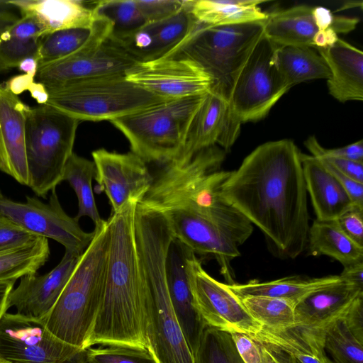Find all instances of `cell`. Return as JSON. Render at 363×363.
Listing matches in <instances>:
<instances>
[{"label": "cell", "mask_w": 363, "mask_h": 363, "mask_svg": "<svg viewBox=\"0 0 363 363\" xmlns=\"http://www.w3.org/2000/svg\"><path fill=\"white\" fill-rule=\"evenodd\" d=\"M301 153L289 139L265 143L230 172L220 190L282 259L296 258L308 242L310 218Z\"/></svg>", "instance_id": "obj_1"}, {"label": "cell", "mask_w": 363, "mask_h": 363, "mask_svg": "<svg viewBox=\"0 0 363 363\" xmlns=\"http://www.w3.org/2000/svg\"><path fill=\"white\" fill-rule=\"evenodd\" d=\"M138 202L126 201L107 220L108 245L101 305L86 343L147 349L143 284L135 239Z\"/></svg>", "instance_id": "obj_2"}, {"label": "cell", "mask_w": 363, "mask_h": 363, "mask_svg": "<svg viewBox=\"0 0 363 363\" xmlns=\"http://www.w3.org/2000/svg\"><path fill=\"white\" fill-rule=\"evenodd\" d=\"M173 238L164 213L136 208L135 239L143 284L147 350L157 363H194L166 282L165 261Z\"/></svg>", "instance_id": "obj_3"}, {"label": "cell", "mask_w": 363, "mask_h": 363, "mask_svg": "<svg viewBox=\"0 0 363 363\" xmlns=\"http://www.w3.org/2000/svg\"><path fill=\"white\" fill-rule=\"evenodd\" d=\"M225 151L216 145L204 149L184 164H165L138 203L165 213L179 210L210 219L235 237H241L250 223L226 202L220 186L230 172L220 170Z\"/></svg>", "instance_id": "obj_4"}, {"label": "cell", "mask_w": 363, "mask_h": 363, "mask_svg": "<svg viewBox=\"0 0 363 363\" xmlns=\"http://www.w3.org/2000/svg\"><path fill=\"white\" fill-rule=\"evenodd\" d=\"M94 236L52 310L38 318L62 341L86 350L102 299L108 225L94 228Z\"/></svg>", "instance_id": "obj_5"}, {"label": "cell", "mask_w": 363, "mask_h": 363, "mask_svg": "<svg viewBox=\"0 0 363 363\" xmlns=\"http://www.w3.org/2000/svg\"><path fill=\"white\" fill-rule=\"evenodd\" d=\"M263 35L264 21L211 26L196 20L186 38L165 57L195 62L229 100L239 72Z\"/></svg>", "instance_id": "obj_6"}, {"label": "cell", "mask_w": 363, "mask_h": 363, "mask_svg": "<svg viewBox=\"0 0 363 363\" xmlns=\"http://www.w3.org/2000/svg\"><path fill=\"white\" fill-rule=\"evenodd\" d=\"M46 91L45 104L79 121H110L170 100L130 82L125 74L76 81Z\"/></svg>", "instance_id": "obj_7"}, {"label": "cell", "mask_w": 363, "mask_h": 363, "mask_svg": "<svg viewBox=\"0 0 363 363\" xmlns=\"http://www.w3.org/2000/svg\"><path fill=\"white\" fill-rule=\"evenodd\" d=\"M205 94L167 100L110 122L128 139L131 152L146 163L165 164L181 153Z\"/></svg>", "instance_id": "obj_8"}, {"label": "cell", "mask_w": 363, "mask_h": 363, "mask_svg": "<svg viewBox=\"0 0 363 363\" xmlns=\"http://www.w3.org/2000/svg\"><path fill=\"white\" fill-rule=\"evenodd\" d=\"M79 121L46 104L30 107L26 126L28 186L43 199L63 181Z\"/></svg>", "instance_id": "obj_9"}, {"label": "cell", "mask_w": 363, "mask_h": 363, "mask_svg": "<svg viewBox=\"0 0 363 363\" xmlns=\"http://www.w3.org/2000/svg\"><path fill=\"white\" fill-rule=\"evenodd\" d=\"M277 47L264 34L238 74L229 104L241 123L265 118L289 89L275 62Z\"/></svg>", "instance_id": "obj_10"}, {"label": "cell", "mask_w": 363, "mask_h": 363, "mask_svg": "<svg viewBox=\"0 0 363 363\" xmlns=\"http://www.w3.org/2000/svg\"><path fill=\"white\" fill-rule=\"evenodd\" d=\"M0 359L10 363H86V350L62 341L38 318L6 312L0 319Z\"/></svg>", "instance_id": "obj_11"}, {"label": "cell", "mask_w": 363, "mask_h": 363, "mask_svg": "<svg viewBox=\"0 0 363 363\" xmlns=\"http://www.w3.org/2000/svg\"><path fill=\"white\" fill-rule=\"evenodd\" d=\"M186 263L194 303L206 326L230 334L244 333L250 337L261 331L263 326L249 314L228 284L207 273L201 259L190 249Z\"/></svg>", "instance_id": "obj_12"}, {"label": "cell", "mask_w": 363, "mask_h": 363, "mask_svg": "<svg viewBox=\"0 0 363 363\" xmlns=\"http://www.w3.org/2000/svg\"><path fill=\"white\" fill-rule=\"evenodd\" d=\"M0 215L26 230L40 237L51 238L65 250L83 254L94 238V230L84 231L79 220L63 210L55 189L51 191L48 203L34 196H26V202L0 196Z\"/></svg>", "instance_id": "obj_13"}, {"label": "cell", "mask_w": 363, "mask_h": 363, "mask_svg": "<svg viewBox=\"0 0 363 363\" xmlns=\"http://www.w3.org/2000/svg\"><path fill=\"white\" fill-rule=\"evenodd\" d=\"M137 63L119 43L109 36L64 59L38 67L34 81L48 90L76 81L125 74Z\"/></svg>", "instance_id": "obj_14"}, {"label": "cell", "mask_w": 363, "mask_h": 363, "mask_svg": "<svg viewBox=\"0 0 363 363\" xmlns=\"http://www.w3.org/2000/svg\"><path fill=\"white\" fill-rule=\"evenodd\" d=\"M125 77L144 89L168 99L204 95L213 83L198 64L180 57L138 62L126 72Z\"/></svg>", "instance_id": "obj_15"}, {"label": "cell", "mask_w": 363, "mask_h": 363, "mask_svg": "<svg viewBox=\"0 0 363 363\" xmlns=\"http://www.w3.org/2000/svg\"><path fill=\"white\" fill-rule=\"evenodd\" d=\"M241 124L233 115L229 100L211 86L191 121L181 153L172 162H188L198 152L216 143L225 152L229 150L239 135Z\"/></svg>", "instance_id": "obj_16"}, {"label": "cell", "mask_w": 363, "mask_h": 363, "mask_svg": "<svg viewBox=\"0 0 363 363\" xmlns=\"http://www.w3.org/2000/svg\"><path fill=\"white\" fill-rule=\"evenodd\" d=\"M164 213L174 238L195 255L215 259L227 284H235L231 263L240 252L228 230L211 220L186 211L172 210Z\"/></svg>", "instance_id": "obj_17"}, {"label": "cell", "mask_w": 363, "mask_h": 363, "mask_svg": "<svg viewBox=\"0 0 363 363\" xmlns=\"http://www.w3.org/2000/svg\"><path fill=\"white\" fill-rule=\"evenodd\" d=\"M96 169L97 192H104L111 213L126 201L140 202L150 188L154 177L147 163L133 152L118 153L101 148L91 153Z\"/></svg>", "instance_id": "obj_18"}, {"label": "cell", "mask_w": 363, "mask_h": 363, "mask_svg": "<svg viewBox=\"0 0 363 363\" xmlns=\"http://www.w3.org/2000/svg\"><path fill=\"white\" fill-rule=\"evenodd\" d=\"M82 254L65 250L59 264L46 274L26 275L8 296L6 308L35 318L45 316L53 308L77 267Z\"/></svg>", "instance_id": "obj_19"}, {"label": "cell", "mask_w": 363, "mask_h": 363, "mask_svg": "<svg viewBox=\"0 0 363 363\" xmlns=\"http://www.w3.org/2000/svg\"><path fill=\"white\" fill-rule=\"evenodd\" d=\"M189 250L173 238L166 257L165 275L173 311L193 355L206 325L196 307L191 289L186 263Z\"/></svg>", "instance_id": "obj_20"}, {"label": "cell", "mask_w": 363, "mask_h": 363, "mask_svg": "<svg viewBox=\"0 0 363 363\" xmlns=\"http://www.w3.org/2000/svg\"><path fill=\"white\" fill-rule=\"evenodd\" d=\"M29 108L0 84V171L27 186L26 126Z\"/></svg>", "instance_id": "obj_21"}, {"label": "cell", "mask_w": 363, "mask_h": 363, "mask_svg": "<svg viewBox=\"0 0 363 363\" xmlns=\"http://www.w3.org/2000/svg\"><path fill=\"white\" fill-rule=\"evenodd\" d=\"M329 67L330 94L340 102L363 100V52L338 38L330 46L316 48Z\"/></svg>", "instance_id": "obj_22"}, {"label": "cell", "mask_w": 363, "mask_h": 363, "mask_svg": "<svg viewBox=\"0 0 363 363\" xmlns=\"http://www.w3.org/2000/svg\"><path fill=\"white\" fill-rule=\"evenodd\" d=\"M301 160L317 220H335L355 206L345 188L318 158L301 153Z\"/></svg>", "instance_id": "obj_23"}, {"label": "cell", "mask_w": 363, "mask_h": 363, "mask_svg": "<svg viewBox=\"0 0 363 363\" xmlns=\"http://www.w3.org/2000/svg\"><path fill=\"white\" fill-rule=\"evenodd\" d=\"M362 296L363 289L342 280L316 290L296 304L294 326L317 327L335 321Z\"/></svg>", "instance_id": "obj_24"}, {"label": "cell", "mask_w": 363, "mask_h": 363, "mask_svg": "<svg viewBox=\"0 0 363 363\" xmlns=\"http://www.w3.org/2000/svg\"><path fill=\"white\" fill-rule=\"evenodd\" d=\"M22 15L33 17L45 35L65 29L91 28L95 21L93 7L77 0L9 1Z\"/></svg>", "instance_id": "obj_25"}, {"label": "cell", "mask_w": 363, "mask_h": 363, "mask_svg": "<svg viewBox=\"0 0 363 363\" xmlns=\"http://www.w3.org/2000/svg\"><path fill=\"white\" fill-rule=\"evenodd\" d=\"M313 7L300 5L267 13L264 34L277 46H301L313 48L318 27Z\"/></svg>", "instance_id": "obj_26"}, {"label": "cell", "mask_w": 363, "mask_h": 363, "mask_svg": "<svg viewBox=\"0 0 363 363\" xmlns=\"http://www.w3.org/2000/svg\"><path fill=\"white\" fill-rule=\"evenodd\" d=\"M111 30L109 21L95 15L91 28L65 29L45 35L35 56L38 67L70 56L92 43L105 40Z\"/></svg>", "instance_id": "obj_27"}, {"label": "cell", "mask_w": 363, "mask_h": 363, "mask_svg": "<svg viewBox=\"0 0 363 363\" xmlns=\"http://www.w3.org/2000/svg\"><path fill=\"white\" fill-rule=\"evenodd\" d=\"M340 281L339 275L318 278L296 275L269 281L254 279L228 286L238 297L263 296L289 300L296 304L311 293Z\"/></svg>", "instance_id": "obj_28"}, {"label": "cell", "mask_w": 363, "mask_h": 363, "mask_svg": "<svg viewBox=\"0 0 363 363\" xmlns=\"http://www.w3.org/2000/svg\"><path fill=\"white\" fill-rule=\"evenodd\" d=\"M305 251L311 256H329L343 266L363 260V247L350 238L335 220H313Z\"/></svg>", "instance_id": "obj_29"}, {"label": "cell", "mask_w": 363, "mask_h": 363, "mask_svg": "<svg viewBox=\"0 0 363 363\" xmlns=\"http://www.w3.org/2000/svg\"><path fill=\"white\" fill-rule=\"evenodd\" d=\"M265 0H191L190 12L201 23L224 26L264 21L259 5Z\"/></svg>", "instance_id": "obj_30"}, {"label": "cell", "mask_w": 363, "mask_h": 363, "mask_svg": "<svg viewBox=\"0 0 363 363\" xmlns=\"http://www.w3.org/2000/svg\"><path fill=\"white\" fill-rule=\"evenodd\" d=\"M274 59L289 89L313 79H329L330 72L321 55L311 47L277 46Z\"/></svg>", "instance_id": "obj_31"}, {"label": "cell", "mask_w": 363, "mask_h": 363, "mask_svg": "<svg viewBox=\"0 0 363 363\" xmlns=\"http://www.w3.org/2000/svg\"><path fill=\"white\" fill-rule=\"evenodd\" d=\"M44 35L43 28L33 17L22 15L0 35V65L10 69L23 60L35 57Z\"/></svg>", "instance_id": "obj_32"}, {"label": "cell", "mask_w": 363, "mask_h": 363, "mask_svg": "<svg viewBox=\"0 0 363 363\" xmlns=\"http://www.w3.org/2000/svg\"><path fill=\"white\" fill-rule=\"evenodd\" d=\"M349 311L336 320L325 335V351L335 363H363V324Z\"/></svg>", "instance_id": "obj_33"}, {"label": "cell", "mask_w": 363, "mask_h": 363, "mask_svg": "<svg viewBox=\"0 0 363 363\" xmlns=\"http://www.w3.org/2000/svg\"><path fill=\"white\" fill-rule=\"evenodd\" d=\"M96 169L94 161L80 157L73 152L65 165L63 181H67L74 191L78 200L77 220L88 216L95 228L104 226L106 220L102 219L97 209L92 189V180Z\"/></svg>", "instance_id": "obj_34"}, {"label": "cell", "mask_w": 363, "mask_h": 363, "mask_svg": "<svg viewBox=\"0 0 363 363\" xmlns=\"http://www.w3.org/2000/svg\"><path fill=\"white\" fill-rule=\"evenodd\" d=\"M48 238L38 237L22 246L0 250V282L13 281L37 273L48 260Z\"/></svg>", "instance_id": "obj_35"}, {"label": "cell", "mask_w": 363, "mask_h": 363, "mask_svg": "<svg viewBox=\"0 0 363 363\" xmlns=\"http://www.w3.org/2000/svg\"><path fill=\"white\" fill-rule=\"evenodd\" d=\"M238 298L249 314L264 328L284 330L295 324L296 304L291 301L263 296Z\"/></svg>", "instance_id": "obj_36"}, {"label": "cell", "mask_w": 363, "mask_h": 363, "mask_svg": "<svg viewBox=\"0 0 363 363\" xmlns=\"http://www.w3.org/2000/svg\"><path fill=\"white\" fill-rule=\"evenodd\" d=\"M195 21L190 12V1H186L182 9L172 16L149 23L155 43L153 60L167 56L177 47L188 35Z\"/></svg>", "instance_id": "obj_37"}, {"label": "cell", "mask_w": 363, "mask_h": 363, "mask_svg": "<svg viewBox=\"0 0 363 363\" xmlns=\"http://www.w3.org/2000/svg\"><path fill=\"white\" fill-rule=\"evenodd\" d=\"M95 15L103 17L112 24L110 38L118 39L147 23L135 0H104L92 6Z\"/></svg>", "instance_id": "obj_38"}, {"label": "cell", "mask_w": 363, "mask_h": 363, "mask_svg": "<svg viewBox=\"0 0 363 363\" xmlns=\"http://www.w3.org/2000/svg\"><path fill=\"white\" fill-rule=\"evenodd\" d=\"M86 363H157L147 349L108 346L86 349Z\"/></svg>", "instance_id": "obj_39"}, {"label": "cell", "mask_w": 363, "mask_h": 363, "mask_svg": "<svg viewBox=\"0 0 363 363\" xmlns=\"http://www.w3.org/2000/svg\"><path fill=\"white\" fill-rule=\"evenodd\" d=\"M228 334L206 326L193 353L194 363H230Z\"/></svg>", "instance_id": "obj_40"}, {"label": "cell", "mask_w": 363, "mask_h": 363, "mask_svg": "<svg viewBox=\"0 0 363 363\" xmlns=\"http://www.w3.org/2000/svg\"><path fill=\"white\" fill-rule=\"evenodd\" d=\"M305 145L312 154L311 155L326 162L350 179L363 184V162L327 155L315 136L309 137L305 142Z\"/></svg>", "instance_id": "obj_41"}, {"label": "cell", "mask_w": 363, "mask_h": 363, "mask_svg": "<svg viewBox=\"0 0 363 363\" xmlns=\"http://www.w3.org/2000/svg\"><path fill=\"white\" fill-rule=\"evenodd\" d=\"M147 23L157 22L167 19L179 11L186 1L155 0L135 1Z\"/></svg>", "instance_id": "obj_42"}, {"label": "cell", "mask_w": 363, "mask_h": 363, "mask_svg": "<svg viewBox=\"0 0 363 363\" xmlns=\"http://www.w3.org/2000/svg\"><path fill=\"white\" fill-rule=\"evenodd\" d=\"M38 237L0 215V250L24 245Z\"/></svg>", "instance_id": "obj_43"}, {"label": "cell", "mask_w": 363, "mask_h": 363, "mask_svg": "<svg viewBox=\"0 0 363 363\" xmlns=\"http://www.w3.org/2000/svg\"><path fill=\"white\" fill-rule=\"evenodd\" d=\"M335 221L350 238L363 247V208L354 206Z\"/></svg>", "instance_id": "obj_44"}, {"label": "cell", "mask_w": 363, "mask_h": 363, "mask_svg": "<svg viewBox=\"0 0 363 363\" xmlns=\"http://www.w3.org/2000/svg\"><path fill=\"white\" fill-rule=\"evenodd\" d=\"M230 335L244 363L262 362V352L257 342L244 333H234Z\"/></svg>", "instance_id": "obj_45"}, {"label": "cell", "mask_w": 363, "mask_h": 363, "mask_svg": "<svg viewBox=\"0 0 363 363\" xmlns=\"http://www.w3.org/2000/svg\"><path fill=\"white\" fill-rule=\"evenodd\" d=\"M256 342H258L261 349L262 363H301L291 353L274 344L263 341Z\"/></svg>", "instance_id": "obj_46"}, {"label": "cell", "mask_w": 363, "mask_h": 363, "mask_svg": "<svg viewBox=\"0 0 363 363\" xmlns=\"http://www.w3.org/2000/svg\"><path fill=\"white\" fill-rule=\"evenodd\" d=\"M323 150L325 153L333 157L363 162L362 140L339 148L325 149L323 147Z\"/></svg>", "instance_id": "obj_47"}, {"label": "cell", "mask_w": 363, "mask_h": 363, "mask_svg": "<svg viewBox=\"0 0 363 363\" xmlns=\"http://www.w3.org/2000/svg\"><path fill=\"white\" fill-rule=\"evenodd\" d=\"M341 280L363 289V260L343 266Z\"/></svg>", "instance_id": "obj_48"}, {"label": "cell", "mask_w": 363, "mask_h": 363, "mask_svg": "<svg viewBox=\"0 0 363 363\" xmlns=\"http://www.w3.org/2000/svg\"><path fill=\"white\" fill-rule=\"evenodd\" d=\"M34 79L23 74L10 79L4 85L12 93L17 95L24 91L28 90L30 85L34 82Z\"/></svg>", "instance_id": "obj_49"}, {"label": "cell", "mask_w": 363, "mask_h": 363, "mask_svg": "<svg viewBox=\"0 0 363 363\" xmlns=\"http://www.w3.org/2000/svg\"><path fill=\"white\" fill-rule=\"evenodd\" d=\"M16 281L0 282V319L7 312L6 303L9 294L13 290Z\"/></svg>", "instance_id": "obj_50"}, {"label": "cell", "mask_w": 363, "mask_h": 363, "mask_svg": "<svg viewBox=\"0 0 363 363\" xmlns=\"http://www.w3.org/2000/svg\"><path fill=\"white\" fill-rule=\"evenodd\" d=\"M17 68L25 74L35 79L38 65L35 57H28L20 62Z\"/></svg>", "instance_id": "obj_51"}, {"label": "cell", "mask_w": 363, "mask_h": 363, "mask_svg": "<svg viewBox=\"0 0 363 363\" xmlns=\"http://www.w3.org/2000/svg\"><path fill=\"white\" fill-rule=\"evenodd\" d=\"M31 96L40 104H45L48 100V92L45 87L34 82L29 88Z\"/></svg>", "instance_id": "obj_52"}, {"label": "cell", "mask_w": 363, "mask_h": 363, "mask_svg": "<svg viewBox=\"0 0 363 363\" xmlns=\"http://www.w3.org/2000/svg\"><path fill=\"white\" fill-rule=\"evenodd\" d=\"M18 19L14 13L8 11H0V35Z\"/></svg>", "instance_id": "obj_53"}, {"label": "cell", "mask_w": 363, "mask_h": 363, "mask_svg": "<svg viewBox=\"0 0 363 363\" xmlns=\"http://www.w3.org/2000/svg\"><path fill=\"white\" fill-rule=\"evenodd\" d=\"M227 345L230 363H244L241 359L230 333L227 337Z\"/></svg>", "instance_id": "obj_54"}, {"label": "cell", "mask_w": 363, "mask_h": 363, "mask_svg": "<svg viewBox=\"0 0 363 363\" xmlns=\"http://www.w3.org/2000/svg\"><path fill=\"white\" fill-rule=\"evenodd\" d=\"M358 3H359V1L346 2L345 4L342 5V7L341 9H339L338 10H344V9H347L358 7V6L362 7V6L358 5Z\"/></svg>", "instance_id": "obj_55"}, {"label": "cell", "mask_w": 363, "mask_h": 363, "mask_svg": "<svg viewBox=\"0 0 363 363\" xmlns=\"http://www.w3.org/2000/svg\"><path fill=\"white\" fill-rule=\"evenodd\" d=\"M320 363H335L332 359L328 358L326 354L319 359Z\"/></svg>", "instance_id": "obj_56"}, {"label": "cell", "mask_w": 363, "mask_h": 363, "mask_svg": "<svg viewBox=\"0 0 363 363\" xmlns=\"http://www.w3.org/2000/svg\"><path fill=\"white\" fill-rule=\"evenodd\" d=\"M7 70H9V69L0 65V73L4 72Z\"/></svg>", "instance_id": "obj_57"}, {"label": "cell", "mask_w": 363, "mask_h": 363, "mask_svg": "<svg viewBox=\"0 0 363 363\" xmlns=\"http://www.w3.org/2000/svg\"><path fill=\"white\" fill-rule=\"evenodd\" d=\"M0 363H10V362L0 359Z\"/></svg>", "instance_id": "obj_58"}, {"label": "cell", "mask_w": 363, "mask_h": 363, "mask_svg": "<svg viewBox=\"0 0 363 363\" xmlns=\"http://www.w3.org/2000/svg\"><path fill=\"white\" fill-rule=\"evenodd\" d=\"M3 196V194L1 193V191L0 190V196Z\"/></svg>", "instance_id": "obj_59"}]
</instances>
